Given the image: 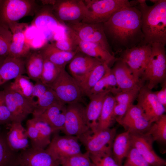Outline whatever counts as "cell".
<instances>
[{
  "instance_id": "9",
  "label": "cell",
  "mask_w": 166,
  "mask_h": 166,
  "mask_svg": "<svg viewBox=\"0 0 166 166\" xmlns=\"http://www.w3.org/2000/svg\"><path fill=\"white\" fill-rule=\"evenodd\" d=\"M90 130L85 107L79 102L67 105L65 122L61 131L65 135L77 137Z\"/></svg>"
},
{
  "instance_id": "32",
  "label": "cell",
  "mask_w": 166,
  "mask_h": 166,
  "mask_svg": "<svg viewBox=\"0 0 166 166\" xmlns=\"http://www.w3.org/2000/svg\"><path fill=\"white\" fill-rule=\"evenodd\" d=\"M118 90L114 75L108 65L105 74L91 90L88 97L107 90L113 93Z\"/></svg>"
},
{
  "instance_id": "22",
  "label": "cell",
  "mask_w": 166,
  "mask_h": 166,
  "mask_svg": "<svg viewBox=\"0 0 166 166\" xmlns=\"http://www.w3.org/2000/svg\"><path fill=\"white\" fill-rule=\"evenodd\" d=\"M111 70L119 91H126L140 87L143 83L137 80L126 65L120 58H117Z\"/></svg>"
},
{
  "instance_id": "45",
  "label": "cell",
  "mask_w": 166,
  "mask_h": 166,
  "mask_svg": "<svg viewBox=\"0 0 166 166\" xmlns=\"http://www.w3.org/2000/svg\"><path fill=\"white\" fill-rule=\"evenodd\" d=\"M11 122V115L6 102L4 91L0 90V124H9Z\"/></svg>"
},
{
  "instance_id": "7",
  "label": "cell",
  "mask_w": 166,
  "mask_h": 166,
  "mask_svg": "<svg viewBox=\"0 0 166 166\" xmlns=\"http://www.w3.org/2000/svg\"><path fill=\"white\" fill-rule=\"evenodd\" d=\"M49 87L65 105L79 102L84 95L78 83L65 69L61 70Z\"/></svg>"
},
{
  "instance_id": "4",
  "label": "cell",
  "mask_w": 166,
  "mask_h": 166,
  "mask_svg": "<svg viewBox=\"0 0 166 166\" xmlns=\"http://www.w3.org/2000/svg\"><path fill=\"white\" fill-rule=\"evenodd\" d=\"M87 10L86 17L81 22L103 23L116 12L125 7L135 4L136 1L128 0H85Z\"/></svg>"
},
{
  "instance_id": "2",
  "label": "cell",
  "mask_w": 166,
  "mask_h": 166,
  "mask_svg": "<svg viewBox=\"0 0 166 166\" xmlns=\"http://www.w3.org/2000/svg\"><path fill=\"white\" fill-rule=\"evenodd\" d=\"M145 0H138L137 6L141 14L143 45L154 42L166 44V0H150L153 5H147Z\"/></svg>"
},
{
  "instance_id": "17",
  "label": "cell",
  "mask_w": 166,
  "mask_h": 166,
  "mask_svg": "<svg viewBox=\"0 0 166 166\" xmlns=\"http://www.w3.org/2000/svg\"><path fill=\"white\" fill-rule=\"evenodd\" d=\"M152 123L139 106L132 104L123 117L120 125L130 133H145Z\"/></svg>"
},
{
  "instance_id": "33",
  "label": "cell",
  "mask_w": 166,
  "mask_h": 166,
  "mask_svg": "<svg viewBox=\"0 0 166 166\" xmlns=\"http://www.w3.org/2000/svg\"><path fill=\"white\" fill-rule=\"evenodd\" d=\"M108 65L103 63L99 64L88 74L80 85L84 94L88 96L91 90L105 74Z\"/></svg>"
},
{
  "instance_id": "50",
  "label": "cell",
  "mask_w": 166,
  "mask_h": 166,
  "mask_svg": "<svg viewBox=\"0 0 166 166\" xmlns=\"http://www.w3.org/2000/svg\"><path fill=\"white\" fill-rule=\"evenodd\" d=\"M5 58H4L0 57V67L2 63Z\"/></svg>"
},
{
  "instance_id": "6",
  "label": "cell",
  "mask_w": 166,
  "mask_h": 166,
  "mask_svg": "<svg viewBox=\"0 0 166 166\" xmlns=\"http://www.w3.org/2000/svg\"><path fill=\"white\" fill-rule=\"evenodd\" d=\"M34 0H0V25L9 27L22 18L35 11Z\"/></svg>"
},
{
  "instance_id": "46",
  "label": "cell",
  "mask_w": 166,
  "mask_h": 166,
  "mask_svg": "<svg viewBox=\"0 0 166 166\" xmlns=\"http://www.w3.org/2000/svg\"><path fill=\"white\" fill-rule=\"evenodd\" d=\"M47 40L43 35L40 32L39 34L34 38L29 43L31 49L39 50L47 43Z\"/></svg>"
},
{
  "instance_id": "40",
  "label": "cell",
  "mask_w": 166,
  "mask_h": 166,
  "mask_svg": "<svg viewBox=\"0 0 166 166\" xmlns=\"http://www.w3.org/2000/svg\"><path fill=\"white\" fill-rule=\"evenodd\" d=\"M12 39V33L9 28L0 25V57L6 58L9 55V49Z\"/></svg>"
},
{
  "instance_id": "52",
  "label": "cell",
  "mask_w": 166,
  "mask_h": 166,
  "mask_svg": "<svg viewBox=\"0 0 166 166\" xmlns=\"http://www.w3.org/2000/svg\"></svg>"
},
{
  "instance_id": "20",
  "label": "cell",
  "mask_w": 166,
  "mask_h": 166,
  "mask_svg": "<svg viewBox=\"0 0 166 166\" xmlns=\"http://www.w3.org/2000/svg\"><path fill=\"white\" fill-rule=\"evenodd\" d=\"M67 30L77 46L78 51L109 65L115 62L117 58L98 44L80 40L70 29Z\"/></svg>"
},
{
  "instance_id": "19",
  "label": "cell",
  "mask_w": 166,
  "mask_h": 166,
  "mask_svg": "<svg viewBox=\"0 0 166 166\" xmlns=\"http://www.w3.org/2000/svg\"><path fill=\"white\" fill-rule=\"evenodd\" d=\"M19 163L24 166H61L59 161L46 149L32 147L22 151Z\"/></svg>"
},
{
  "instance_id": "29",
  "label": "cell",
  "mask_w": 166,
  "mask_h": 166,
  "mask_svg": "<svg viewBox=\"0 0 166 166\" xmlns=\"http://www.w3.org/2000/svg\"><path fill=\"white\" fill-rule=\"evenodd\" d=\"M44 63V58L39 50L31 52L25 58L26 73L30 79L35 82L40 80Z\"/></svg>"
},
{
  "instance_id": "44",
  "label": "cell",
  "mask_w": 166,
  "mask_h": 166,
  "mask_svg": "<svg viewBox=\"0 0 166 166\" xmlns=\"http://www.w3.org/2000/svg\"><path fill=\"white\" fill-rule=\"evenodd\" d=\"M26 126L27 133L28 138L30 140L31 147L41 149L38 130L34 125L32 119L28 120Z\"/></svg>"
},
{
  "instance_id": "8",
  "label": "cell",
  "mask_w": 166,
  "mask_h": 166,
  "mask_svg": "<svg viewBox=\"0 0 166 166\" xmlns=\"http://www.w3.org/2000/svg\"><path fill=\"white\" fill-rule=\"evenodd\" d=\"M51 6L56 18L65 25L81 22L87 13L84 0H56Z\"/></svg>"
},
{
  "instance_id": "26",
  "label": "cell",
  "mask_w": 166,
  "mask_h": 166,
  "mask_svg": "<svg viewBox=\"0 0 166 166\" xmlns=\"http://www.w3.org/2000/svg\"><path fill=\"white\" fill-rule=\"evenodd\" d=\"M110 92V91L107 90L89 97L90 101L85 107V113L90 129L92 132L96 130L105 98Z\"/></svg>"
},
{
  "instance_id": "16",
  "label": "cell",
  "mask_w": 166,
  "mask_h": 166,
  "mask_svg": "<svg viewBox=\"0 0 166 166\" xmlns=\"http://www.w3.org/2000/svg\"><path fill=\"white\" fill-rule=\"evenodd\" d=\"M137 105L142 109L148 119L153 123L166 112V108L160 102L156 95L146 85L139 90Z\"/></svg>"
},
{
  "instance_id": "49",
  "label": "cell",
  "mask_w": 166,
  "mask_h": 166,
  "mask_svg": "<svg viewBox=\"0 0 166 166\" xmlns=\"http://www.w3.org/2000/svg\"><path fill=\"white\" fill-rule=\"evenodd\" d=\"M161 84V89L154 93L160 102L166 108V80Z\"/></svg>"
},
{
  "instance_id": "11",
  "label": "cell",
  "mask_w": 166,
  "mask_h": 166,
  "mask_svg": "<svg viewBox=\"0 0 166 166\" xmlns=\"http://www.w3.org/2000/svg\"><path fill=\"white\" fill-rule=\"evenodd\" d=\"M151 53V44L142 45L126 49L120 53V57L127 65L136 79L141 77Z\"/></svg>"
},
{
  "instance_id": "5",
  "label": "cell",
  "mask_w": 166,
  "mask_h": 166,
  "mask_svg": "<svg viewBox=\"0 0 166 166\" xmlns=\"http://www.w3.org/2000/svg\"><path fill=\"white\" fill-rule=\"evenodd\" d=\"M116 127L92 132L90 130L77 136L89 154H112V147L116 136Z\"/></svg>"
},
{
  "instance_id": "13",
  "label": "cell",
  "mask_w": 166,
  "mask_h": 166,
  "mask_svg": "<svg viewBox=\"0 0 166 166\" xmlns=\"http://www.w3.org/2000/svg\"><path fill=\"white\" fill-rule=\"evenodd\" d=\"M56 133L46 149L56 159L60 161L63 158L82 153L77 136H61Z\"/></svg>"
},
{
  "instance_id": "35",
  "label": "cell",
  "mask_w": 166,
  "mask_h": 166,
  "mask_svg": "<svg viewBox=\"0 0 166 166\" xmlns=\"http://www.w3.org/2000/svg\"><path fill=\"white\" fill-rule=\"evenodd\" d=\"M8 86L15 92L27 98L33 100L32 96L34 84L28 76L20 75Z\"/></svg>"
},
{
  "instance_id": "10",
  "label": "cell",
  "mask_w": 166,
  "mask_h": 166,
  "mask_svg": "<svg viewBox=\"0 0 166 166\" xmlns=\"http://www.w3.org/2000/svg\"><path fill=\"white\" fill-rule=\"evenodd\" d=\"M7 107L10 113L11 122H21L33 113L36 101L27 98L11 89L9 86L3 90Z\"/></svg>"
},
{
  "instance_id": "1",
  "label": "cell",
  "mask_w": 166,
  "mask_h": 166,
  "mask_svg": "<svg viewBox=\"0 0 166 166\" xmlns=\"http://www.w3.org/2000/svg\"><path fill=\"white\" fill-rule=\"evenodd\" d=\"M134 4L116 12L103 23L108 42L114 53H121L126 49L143 45L141 13Z\"/></svg>"
},
{
  "instance_id": "21",
  "label": "cell",
  "mask_w": 166,
  "mask_h": 166,
  "mask_svg": "<svg viewBox=\"0 0 166 166\" xmlns=\"http://www.w3.org/2000/svg\"><path fill=\"white\" fill-rule=\"evenodd\" d=\"M101 63L97 59L79 52L69 63V69L71 76L80 86L89 73Z\"/></svg>"
},
{
  "instance_id": "31",
  "label": "cell",
  "mask_w": 166,
  "mask_h": 166,
  "mask_svg": "<svg viewBox=\"0 0 166 166\" xmlns=\"http://www.w3.org/2000/svg\"><path fill=\"white\" fill-rule=\"evenodd\" d=\"M6 135L0 132V166H18L20 154H17L10 148Z\"/></svg>"
},
{
  "instance_id": "3",
  "label": "cell",
  "mask_w": 166,
  "mask_h": 166,
  "mask_svg": "<svg viewBox=\"0 0 166 166\" xmlns=\"http://www.w3.org/2000/svg\"><path fill=\"white\" fill-rule=\"evenodd\" d=\"M165 45L154 42L151 44V53L140 80L152 90L166 80V54Z\"/></svg>"
},
{
  "instance_id": "37",
  "label": "cell",
  "mask_w": 166,
  "mask_h": 166,
  "mask_svg": "<svg viewBox=\"0 0 166 166\" xmlns=\"http://www.w3.org/2000/svg\"><path fill=\"white\" fill-rule=\"evenodd\" d=\"M63 69H65L61 68L44 59L43 69L40 80L49 87Z\"/></svg>"
},
{
  "instance_id": "39",
  "label": "cell",
  "mask_w": 166,
  "mask_h": 166,
  "mask_svg": "<svg viewBox=\"0 0 166 166\" xmlns=\"http://www.w3.org/2000/svg\"><path fill=\"white\" fill-rule=\"evenodd\" d=\"M61 166H93L87 152L61 159Z\"/></svg>"
},
{
  "instance_id": "15",
  "label": "cell",
  "mask_w": 166,
  "mask_h": 166,
  "mask_svg": "<svg viewBox=\"0 0 166 166\" xmlns=\"http://www.w3.org/2000/svg\"><path fill=\"white\" fill-rule=\"evenodd\" d=\"M131 146L135 148L150 166H164L166 161L156 153L153 147L154 142L146 133H130Z\"/></svg>"
},
{
  "instance_id": "34",
  "label": "cell",
  "mask_w": 166,
  "mask_h": 166,
  "mask_svg": "<svg viewBox=\"0 0 166 166\" xmlns=\"http://www.w3.org/2000/svg\"><path fill=\"white\" fill-rule=\"evenodd\" d=\"M58 102H61L54 91L49 87L36 101V107L32 113L33 117L39 116L52 105Z\"/></svg>"
},
{
  "instance_id": "48",
  "label": "cell",
  "mask_w": 166,
  "mask_h": 166,
  "mask_svg": "<svg viewBox=\"0 0 166 166\" xmlns=\"http://www.w3.org/2000/svg\"><path fill=\"white\" fill-rule=\"evenodd\" d=\"M38 30L35 27L31 25L28 26L24 31L26 42L29 44L30 42L39 33Z\"/></svg>"
},
{
  "instance_id": "18",
  "label": "cell",
  "mask_w": 166,
  "mask_h": 166,
  "mask_svg": "<svg viewBox=\"0 0 166 166\" xmlns=\"http://www.w3.org/2000/svg\"><path fill=\"white\" fill-rule=\"evenodd\" d=\"M28 26L26 23L16 22L9 26L12 33V39L8 56L24 58L27 57L31 53V49L26 41L24 34V31Z\"/></svg>"
},
{
  "instance_id": "38",
  "label": "cell",
  "mask_w": 166,
  "mask_h": 166,
  "mask_svg": "<svg viewBox=\"0 0 166 166\" xmlns=\"http://www.w3.org/2000/svg\"><path fill=\"white\" fill-rule=\"evenodd\" d=\"M36 128L38 130L41 143V148L45 149L50 143L51 136L54 132L51 127L46 123L38 118H32Z\"/></svg>"
},
{
  "instance_id": "28",
  "label": "cell",
  "mask_w": 166,
  "mask_h": 166,
  "mask_svg": "<svg viewBox=\"0 0 166 166\" xmlns=\"http://www.w3.org/2000/svg\"><path fill=\"white\" fill-rule=\"evenodd\" d=\"M131 147L128 131H125L115 136L112 145V155L119 166H122L123 161L127 156Z\"/></svg>"
},
{
  "instance_id": "30",
  "label": "cell",
  "mask_w": 166,
  "mask_h": 166,
  "mask_svg": "<svg viewBox=\"0 0 166 166\" xmlns=\"http://www.w3.org/2000/svg\"><path fill=\"white\" fill-rule=\"evenodd\" d=\"M116 103L114 97L111 92L107 95L104 100L96 131L110 128L115 121L113 109Z\"/></svg>"
},
{
  "instance_id": "47",
  "label": "cell",
  "mask_w": 166,
  "mask_h": 166,
  "mask_svg": "<svg viewBox=\"0 0 166 166\" xmlns=\"http://www.w3.org/2000/svg\"><path fill=\"white\" fill-rule=\"evenodd\" d=\"M49 87L40 80L36 82L35 84L34 85L32 96V99L34 100V98L36 97L37 99L43 94Z\"/></svg>"
},
{
  "instance_id": "23",
  "label": "cell",
  "mask_w": 166,
  "mask_h": 166,
  "mask_svg": "<svg viewBox=\"0 0 166 166\" xmlns=\"http://www.w3.org/2000/svg\"><path fill=\"white\" fill-rule=\"evenodd\" d=\"M66 105L61 102L54 103L39 116L36 117L48 124L54 132L61 131L65 121Z\"/></svg>"
},
{
  "instance_id": "27",
  "label": "cell",
  "mask_w": 166,
  "mask_h": 166,
  "mask_svg": "<svg viewBox=\"0 0 166 166\" xmlns=\"http://www.w3.org/2000/svg\"><path fill=\"white\" fill-rule=\"evenodd\" d=\"M44 59L62 69H65L79 51L67 52L59 49L51 43H47L39 50Z\"/></svg>"
},
{
  "instance_id": "42",
  "label": "cell",
  "mask_w": 166,
  "mask_h": 166,
  "mask_svg": "<svg viewBox=\"0 0 166 166\" xmlns=\"http://www.w3.org/2000/svg\"><path fill=\"white\" fill-rule=\"evenodd\" d=\"M89 156L93 166H120L116 163L111 154H89Z\"/></svg>"
},
{
  "instance_id": "24",
  "label": "cell",
  "mask_w": 166,
  "mask_h": 166,
  "mask_svg": "<svg viewBox=\"0 0 166 166\" xmlns=\"http://www.w3.org/2000/svg\"><path fill=\"white\" fill-rule=\"evenodd\" d=\"M8 125L9 131L6 134V138L10 148L15 152L28 148L29 142L26 130L22 123L11 122Z\"/></svg>"
},
{
  "instance_id": "25",
  "label": "cell",
  "mask_w": 166,
  "mask_h": 166,
  "mask_svg": "<svg viewBox=\"0 0 166 166\" xmlns=\"http://www.w3.org/2000/svg\"><path fill=\"white\" fill-rule=\"evenodd\" d=\"M140 87L128 91H118L112 94L116 102L113 109L114 117L115 121L119 124L128 108L137 98Z\"/></svg>"
},
{
  "instance_id": "41",
  "label": "cell",
  "mask_w": 166,
  "mask_h": 166,
  "mask_svg": "<svg viewBox=\"0 0 166 166\" xmlns=\"http://www.w3.org/2000/svg\"><path fill=\"white\" fill-rule=\"evenodd\" d=\"M65 35L63 38L53 41L51 43L57 48L63 51H79L77 45L67 30Z\"/></svg>"
},
{
  "instance_id": "51",
  "label": "cell",
  "mask_w": 166,
  "mask_h": 166,
  "mask_svg": "<svg viewBox=\"0 0 166 166\" xmlns=\"http://www.w3.org/2000/svg\"><path fill=\"white\" fill-rule=\"evenodd\" d=\"M18 166H24L22 164H20Z\"/></svg>"
},
{
  "instance_id": "14",
  "label": "cell",
  "mask_w": 166,
  "mask_h": 166,
  "mask_svg": "<svg viewBox=\"0 0 166 166\" xmlns=\"http://www.w3.org/2000/svg\"><path fill=\"white\" fill-rule=\"evenodd\" d=\"M31 25L37 28L47 41L54 40L58 28H66L55 16L51 6L46 5L37 12Z\"/></svg>"
},
{
  "instance_id": "43",
  "label": "cell",
  "mask_w": 166,
  "mask_h": 166,
  "mask_svg": "<svg viewBox=\"0 0 166 166\" xmlns=\"http://www.w3.org/2000/svg\"><path fill=\"white\" fill-rule=\"evenodd\" d=\"M122 166H150L134 147H131Z\"/></svg>"
},
{
  "instance_id": "12",
  "label": "cell",
  "mask_w": 166,
  "mask_h": 166,
  "mask_svg": "<svg viewBox=\"0 0 166 166\" xmlns=\"http://www.w3.org/2000/svg\"><path fill=\"white\" fill-rule=\"evenodd\" d=\"M81 40L97 44L114 55L105 34L103 23L90 24L78 22L65 25Z\"/></svg>"
},
{
  "instance_id": "36",
  "label": "cell",
  "mask_w": 166,
  "mask_h": 166,
  "mask_svg": "<svg viewBox=\"0 0 166 166\" xmlns=\"http://www.w3.org/2000/svg\"><path fill=\"white\" fill-rule=\"evenodd\" d=\"M150 135L154 141L160 144L166 143V115L163 114L153 122L146 132Z\"/></svg>"
}]
</instances>
